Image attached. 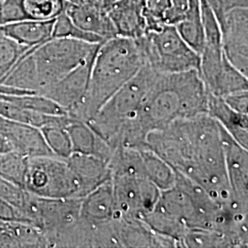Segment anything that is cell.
<instances>
[{
	"label": "cell",
	"mask_w": 248,
	"mask_h": 248,
	"mask_svg": "<svg viewBox=\"0 0 248 248\" xmlns=\"http://www.w3.org/2000/svg\"><path fill=\"white\" fill-rule=\"evenodd\" d=\"M142 148L202 186L217 203L227 206L234 201L226 175L221 126L208 114L178 120L151 132Z\"/></svg>",
	"instance_id": "1"
},
{
	"label": "cell",
	"mask_w": 248,
	"mask_h": 248,
	"mask_svg": "<svg viewBox=\"0 0 248 248\" xmlns=\"http://www.w3.org/2000/svg\"><path fill=\"white\" fill-rule=\"evenodd\" d=\"M208 96L198 70L158 74L136 119L120 137L117 148L141 149L151 132L178 120L207 114Z\"/></svg>",
	"instance_id": "2"
},
{
	"label": "cell",
	"mask_w": 248,
	"mask_h": 248,
	"mask_svg": "<svg viewBox=\"0 0 248 248\" xmlns=\"http://www.w3.org/2000/svg\"><path fill=\"white\" fill-rule=\"evenodd\" d=\"M144 64L142 53L133 39L116 36L100 44L85 97L68 116L74 120L89 122Z\"/></svg>",
	"instance_id": "3"
},
{
	"label": "cell",
	"mask_w": 248,
	"mask_h": 248,
	"mask_svg": "<svg viewBox=\"0 0 248 248\" xmlns=\"http://www.w3.org/2000/svg\"><path fill=\"white\" fill-rule=\"evenodd\" d=\"M159 73L144 64L86 124L113 149L139 113L143 99Z\"/></svg>",
	"instance_id": "4"
},
{
	"label": "cell",
	"mask_w": 248,
	"mask_h": 248,
	"mask_svg": "<svg viewBox=\"0 0 248 248\" xmlns=\"http://www.w3.org/2000/svg\"><path fill=\"white\" fill-rule=\"evenodd\" d=\"M134 41L145 64L159 74L200 69V55L186 45L173 25L149 31Z\"/></svg>",
	"instance_id": "5"
},
{
	"label": "cell",
	"mask_w": 248,
	"mask_h": 248,
	"mask_svg": "<svg viewBox=\"0 0 248 248\" xmlns=\"http://www.w3.org/2000/svg\"><path fill=\"white\" fill-rule=\"evenodd\" d=\"M100 44H89L75 39L53 38L42 45L30 48L32 56L38 91L56 83L97 52Z\"/></svg>",
	"instance_id": "6"
},
{
	"label": "cell",
	"mask_w": 248,
	"mask_h": 248,
	"mask_svg": "<svg viewBox=\"0 0 248 248\" xmlns=\"http://www.w3.org/2000/svg\"><path fill=\"white\" fill-rule=\"evenodd\" d=\"M25 189L46 199H82L79 182L67 159L56 155L29 157Z\"/></svg>",
	"instance_id": "7"
},
{
	"label": "cell",
	"mask_w": 248,
	"mask_h": 248,
	"mask_svg": "<svg viewBox=\"0 0 248 248\" xmlns=\"http://www.w3.org/2000/svg\"><path fill=\"white\" fill-rule=\"evenodd\" d=\"M111 183L122 217L139 219L150 213L159 199V189L142 175L114 174Z\"/></svg>",
	"instance_id": "8"
},
{
	"label": "cell",
	"mask_w": 248,
	"mask_h": 248,
	"mask_svg": "<svg viewBox=\"0 0 248 248\" xmlns=\"http://www.w3.org/2000/svg\"><path fill=\"white\" fill-rule=\"evenodd\" d=\"M120 217L111 180L98 186L81 200L79 222L89 233L91 248H94L97 232Z\"/></svg>",
	"instance_id": "9"
},
{
	"label": "cell",
	"mask_w": 248,
	"mask_h": 248,
	"mask_svg": "<svg viewBox=\"0 0 248 248\" xmlns=\"http://www.w3.org/2000/svg\"><path fill=\"white\" fill-rule=\"evenodd\" d=\"M220 27L224 55L236 69L248 77V8L227 11Z\"/></svg>",
	"instance_id": "10"
},
{
	"label": "cell",
	"mask_w": 248,
	"mask_h": 248,
	"mask_svg": "<svg viewBox=\"0 0 248 248\" xmlns=\"http://www.w3.org/2000/svg\"><path fill=\"white\" fill-rule=\"evenodd\" d=\"M96 53L97 52L91 54L73 71L38 94L52 99L62 107L68 115L79 105L85 97Z\"/></svg>",
	"instance_id": "11"
},
{
	"label": "cell",
	"mask_w": 248,
	"mask_h": 248,
	"mask_svg": "<svg viewBox=\"0 0 248 248\" xmlns=\"http://www.w3.org/2000/svg\"><path fill=\"white\" fill-rule=\"evenodd\" d=\"M221 133L226 175L232 194L235 201L248 207V149L235 142L222 126Z\"/></svg>",
	"instance_id": "12"
},
{
	"label": "cell",
	"mask_w": 248,
	"mask_h": 248,
	"mask_svg": "<svg viewBox=\"0 0 248 248\" xmlns=\"http://www.w3.org/2000/svg\"><path fill=\"white\" fill-rule=\"evenodd\" d=\"M0 137L15 151L27 157L54 155L49 149L41 129L0 116Z\"/></svg>",
	"instance_id": "13"
},
{
	"label": "cell",
	"mask_w": 248,
	"mask_h": 248,
	"mask_svg": "<svg viewBox=\"0 0 248 248\" xmlns=\"http://www.w3.org/2000/svg\"><path fill=\"white\" fill-rule=\"evenodd\" d=\"M65 14L81 30L108 40L117 36L115 27L101 0H84L80 4L66 2Z\"/></svg>",
	"instance_id": "14"
},
{
	"label": "cell",
	"mask_w": 248,
	"mask_h": 248,
	"mask_svg": "<svg viewBox=\"0 0 248 248\" xmlns=\"http://www.w3.org/2000/svg\"><path fill=\"white\" fill-rule=\"evenodd\" d=\"M118 248H178L173 240L155 233L139 219L120 217L116 222Z\"/></svg>",
	"instance_id": "15"
},
{
	"label": "cell",
	"mask_w": 248,
	"mask_h": 248,
	"mask_svg": "<svg viewBox=\"0 0 248 248\" xmlns=\"http://www.w3.org/2000/svg\"><path fill=\"white\" fill-rule=\"evenodd\" d=\"M145 0H117L106 8L117 36L138 39L147 29L143 18Z\"/></svg>",
	"instance_id": "16"
},
{
	"label": "cell",
	"mask_w": 248,
	"mask_h": 248,
	"mask_svg": "<svg viewBox=\"0 0 248 248\" xmlns=\"http://www.w3.org/2000/svg\"><path fill=\"white\" fill-rule=\"evenodd\" d=\"M66 159L79 182L82 197L111 180V169L107 160L76 153Z\"/></svg>",
	"instance_id": "17"
},
{
	"label": "cell",
	"mask_w": 248,
	"mask_h": 248,
	"mask_svg": "<svg viewBox=\"0 0 248 248\" xmlns=\"http://www.w3.org/2000/svg\"><path fill=\"white\" fill-rule=\"evenodd\" d=\"M207 114L230 134L235 142L248 149V115L239 113L226 104L222 97L209 93Z\"/></svg>",
	"instance_id": "18"
},
{
	"label": "cell",
	"mask_w": 248,
	"mask_h": 248,
	"mask_svg": "<svg viewBox=\"0 0 248 248\" xmlns=\"http://www.w3.org/2000/svg\"><path fill=\"white\" fill-rule=\"evenodd\" d=\"M65 128L71 141L73 153L94 155L109 162L114 151L89 124L71 118Z\"/></svg>",
	"instance_id": "19"
},
{
	"label": "cell",
	"mask_w": 248,
	"mask_h": 248,
	"mask_svg": "<svg viewBox=\"0 0 248 248\" xmlns=\"http://www.w3.org/2000/svg\"><path fill=\"white\" fill-rule=\"evenodd\" d=\"M54 19H24L10 22L0 26V33L19 45L32 48L52 39Z\"/></svg>",
	"instance_id": "20"
},
{
	"label": "cell",
	"mask_w": 248,
	"mask_h": 248,
	"mask_svg": "<svg viewBox=\"0 0 248 248\" xmlns=\"http://www.w3.org/2000/svg\"><path fill=\"white\" fill-rule=\"evenodd\" d=\"M188 0H145L143 18L146 32L166 25L176 26L184 18Z\"/></svg>",
	"instance_id": "21"
},
{
	"label": "cell",
	"mask_w": 248,
	"mask_h": 248,
	"mask_svg": "<svg viewBox=\"0 0 248 248\" xmlns=\"http://www.w3.org/2000/svg\"><path fill=\"white\" fill-rule=\"evenodd\" d=\"M175 27L186 45L200 55L205 44L200 0H188L184 18Z\"/></svg>",
	"instance_id": "22"
},
{
	"label": "cell",
	"mask_w": 248,
	"mask_h": 248,
	"mask_svg": "<svg viewBox=\"0 0 248 248\" xmlns=\"http://www.w3.org/2000/svg\"><path fill=\"white\" fill-rule=\"evenodd\" d=\"M0 116L20 124H28L36 128H43L47 125L61 124L67 125L71 121L68 115H46L24 108L0 96Z\"/></svg>",
	"instance_id": "23"
},
{
	"label": "cell",
	"mask_w": 248,
	"mask_h": 248,
	"mask_svg": "<svg viewBox=\"0 0 248 248\" xmlns=\"http://www.w3.org/2000/svg\"><path fill=\"white\" fill-rule=\"evenodd\" d=\"M142 169L145 177L160 191L170 189L176 185V172L164 159L154 152L142 148Z\"/></svg>",
	"instance_id": "24"
},
{
	"label": "cell",
	"mask_w": 248,
	"mask_h": 248,
	"mask_svg": "<svg viewBox=\"0 0 248 248\" xmlns=\"http://www.w3.org/2000/svg\"><path fill=\"white\" fill-rule=\"evenodd\" d=\"M18 7L22 19L50 20L64 12V0H12Z\"/></svg>",
	"instance_id": "25"
},
{
	"label": "cell",
	"mask_w": 248,
	"mask_h": 248,
	"mask_svg": "<svg viewBox=\"0 0 248 248\" xmlns=\"http://www.w3.org/2000/svg\"><path fill=\"white\" fill-rule=\"evenodd\" d=\"M247 90H248V77L236 69L225 56L216 84L212 92L209 93L218 97H224Z\"/></svg>",
	"instance_id": "26"
},
{
	"label": "cell",
	"mask_w": 248,
	"mask_h": 248,
	"mask_svg": "<svg viewBox=\"0 0 248 248\" xmlns=\"http://www.w3.org/2000/svg\"><path fill=\"white\" fill-rule=\"evenodd\" d=\"M29 157L15 151L0 154V177L24 187ZM25 188V187H24Z\"/></svg>",
	"instance_id": "27"
},
{
	"label": "cell",
	"mask_w": 248,
	"mask_h": 248,
	"mask_svg": "<svg viewBox=\"0 0 248 248\" xmlns=\"http://www.w3.org/2000/svg\"><path fill=\"white\" fill-rule=\"evenodd\" d=\"M0 96L10 102L17 104L18 106L35 111L38 113L46 114V115H67L66 111L62 108V107L59 106L52 99L37 93L22 94V95H0Z\"/></svg>",
	"instance_id": "28"
},
{
	"label": "cell",
	"mask_w": 248,
	"mask_h": 248,
	"mask_svg": "<svg viewBox=\"0 0 248 248\" xmlns=\"http://www.w3.org/2000/svg\"><path fill=\"white\" fill-rule=\"evenodd\" d=\"M182 248H234L232 241L222 232L189 230L182 240Z\"/></svg>",
	"instance_id": "29"
},
{
	"label": "cell",
	"mask_w": 248,
	"mask_h": 248,
	"mask_svg": "<svg viewBox=\"0 0 248 248\" xmlns=\"http://www.w3.org/2000/svg\"><path fill=\"white\" fill-rule=\"evenodd\" d=\"M45 142L54 155L67 158L73 154L71 141L65 125L53 124L41 128Z\"/></svg>",
	"instance_id": "30"
},
{
	"label": "cell",
	"mask_w": 248,
	"mask_h": 248,
	"mask_svg": "<svg viewBox=\"0 0 248 248\" xmlns=\"http://www.w3.org/2000/svg\"><path fill=\"white\" fill-rule=\"evenodd\" d=\"M53 38L75 39L87 42L89 44H102L103 42L107 41L99 36L87 32L79 29L73 23V21L65 14V12H62L61 15H59L54 19L52 39Z\"/></svg>",
	"instance_id": "31"
},
{
	"label": "cell",
	"mask_w": 248,
	"mask_h": 248,
	"mask_svg": "<svg viewBox=\"0 0 248 248\" xmlns=\"http://www.w3.org/2000/svg\"><path fill=\"white\" fill-rule=\"evenodd\" d=\"M30 48L0 33V81Z\"/></svg>",
	"instance_id": "32"
},
{
	"label": "cell",
	"mask_w": 248,
	"mask_h": 248,
	"mask_svg": "<svg viewBox=\"0 0 248 248\" xmlns=\"http://www.w3.org/2000/svg\"><path fill=\"white\" fill-rule=\"evenodd\" d=\"M31 198L32 194L30 193L24 187L15 185L0 177V199L6 201L18 209L24 215V217Z\"/></svg>",
	"instance_id": "33"
},
{
	"label": "cell",
	"mask_w": 248,
	"mask_h": 248,
	"mask_svg": "<svg viewBox=\"0 0 248 248\" xmlns=\"http://www.w3.org/2000/svg\"><path fill=\"white\" fill-rule=\"evenodd\" d=\"M222 98L231 108L239 113L248 115V90L229 94Z\"/></svg>",
	"instance_id": "34"
},
{
	"label": "cell",
	"mask_w": 248,
	"mask_h": 248,
	"mask_svg": "<svg viewBox=\"0 0 248 248\" xmlns=\"http://www.w3.org/2000/svg\"><path fill=\"white\" fill-rule=\"evenodd\" d=\"M0 220L6 222H27L24 215L14 206L0 199Z\"/></svg>",
	"instance_id": "35"
},
{
	"label": "cell",
	"mask_w": 248,
	"mask_h": 248,
	"mask_svg": "<svg viewBox=\"0 0 248 248\" xmlns=\"http://www.w3.org/2000/svg\"><path fill=\"white\" fill-rule=\"evenodd\" d=\"M13 248L9 233V222L0 220V248Z\"/></svg>",
	"instance_id": "36"
},
{
	"label": "cell",
	"mask_w": 248,
	"mask_h": 248,
	"mask_svg": "<svg viewBox=\"0 0 248 248\" xmlns=\"http://www.w3.org/2000/svg\"><path fill=\"white\" fill-rule=\"evenodd\" d=\"M224 12L235 8H248V0H222Z\"/></svg>",
	"instance_id": "37"
},
{
	"label": "cell",
	"mask_w": 248,
	"mask_h": 248,
	"mask_svg": "<svg viewBox=\"0 0 248 248\" xmlns=\"http://www.w3.org/2000/svg\"><path fill=\"white\" fill-rule=\"evenodd\" d=\"M31 93H32V92L11 88L9 86H5L3 84H0V95H22V94H31Z\"/></svg>",
	"instance_id": "38"
},
{
	"label": "cell",
	"mask_w": 248,
	"mask_h": 248,
	"mask_svg": "<svg viewBox=\"0 0 248 248\" xmlns=\"http://www.w3.org/2000/svg\"><path fill=\"white\" fill-rule=\"evenodd\" d=\"M7 151H11L9 148V144L6 142V141L2 137H0V154L4 153V152H7Z\"/></svg>",
	"instance_id": "39"
},
{
	"label": "cell",
	"mask_w": 248,
	"mask_h": 248,
	"mask_svg": "<svg viewBox=\"0 0 248 248\" xmlns=\"http://www.w3.org/2000/svg\"><path fill=\"white\" fill-rule=\"evenodd\" d=\"M102 1V4L105 8H108V6H110L112 3H114L117 0H101Z\"/></svg>",
	"instance_id": "40"
},
{
	"label": "cell",
	"mask_w": 248,
	"mask_h": 248,
	"mask_svg": "<svg viewBox=\"0 0 248 248\" xmlns=\"http://www.w3.org/2000/svg\"><path fill=\"white\" fill-rule=\"evenodd\" d=\"M64 1H66L67 3H70V4H80L84 0H64Z\"/></svg>",
	"instance_id": "41"
}]
</instances>
